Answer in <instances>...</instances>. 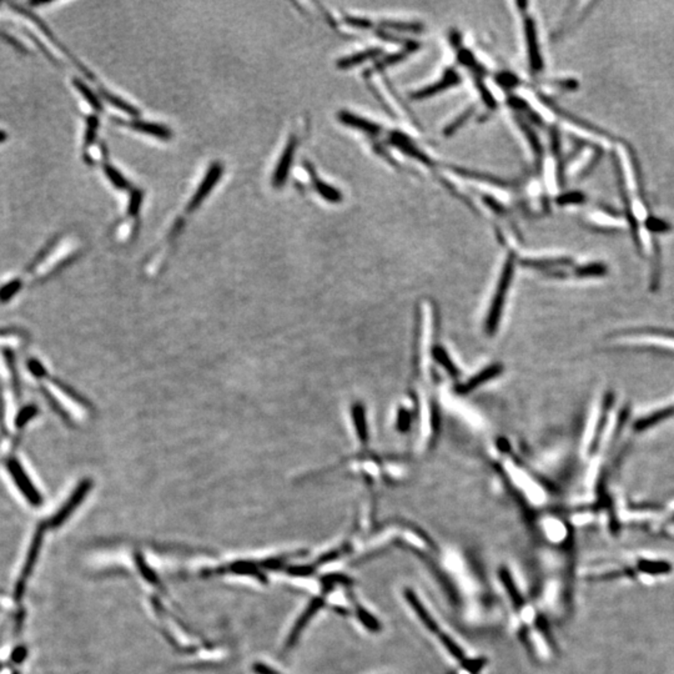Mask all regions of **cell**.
Segmentation results:
<instances>
[{
    "label": "cell",
    "mask_w": 674,
    "mask_h": 674,
    "mask_svg": "<svg viewBox=\"0 0 674 674\" xmlns=\"http://www.w3.org/2000/svg\"><path fill=\"white\" fill-rule=\"evenodd\" d=\"M47 388L49 393L52 395V398H54V401H57L68 416L86 417L88 413L91 411L89 403H86L83 398H80L77 392H74L72 388H69L63 383L47 380Z\"/></svg>",
    "instance_id": "cell-1"
},
{
    "label": "cell",
    "mask_w": 674,
    "mask_h": 674,
    "mask_svg": "<svg viewBox=\"0 0 674 674\" xmlns=\"http://www.w3.org/2000/svg\"><path fill=\"white\" fill-rule=\"evenodd\" d=\"M6 467H8V472L11 475V480L14 481L18 490L21 492V495L26 497V501L33 506L42 505V495L38 492L37 487L33 485L30 477L24 471L23 466L19 464V461L16 459H11L6 462Z\"/></svg>",
    "instance_id": "cell-2"
},
{
    "label": "cell",
    "mask_w": 674,
    "mask_h": 674,
    "mask_svg": "<svg viewBox=\"0 0 674 674\" xmlns=\"http://www.w3.org/2000/svg\"><path fill=\"white\" fill-rule=\"evenodd\" d=\"M91 488H93V481L90 478H84L70 495L68 501L65 502L58 512L52 516L50 519V526L52 527L62 526L73 515L74 511L83 503L84 500L89 495Z\"/></svg>",
    "instance_id": "cell-3"
},
{
    "label": "cell",
    "mask_w": 674,
    "mask_h": 674,
    "mask_svg": "<svg viewBox=\"0 0 674 674\" xmlns=\"http://www.w3.org/2000/svg\"><path fill=\"white\" fill-rule=\"evenodd\" d=\"M43 536H44V528H39L37 534H35L34 539H33L30 549L28 551L26 563H24L21 577H19V580H18V585H16V597H18V598H21V595L24 593L26 580H28L29 575L32 573L33 567L37 563V559L38 557H39V554H40V549H42Z\"/></svg>",
    "instance_id": "cell-4"
},
{
    "label": "cell",
    "mask_w": 674,
    "mask_h": 674,
    "mask_svg": "<svg viewBox=\"0 0 674 674\" xmlns=\"http://www.w3.org/2000/svg\"><path fill=\"white\" fill-rule=\"evenodd\" d=\"M221 174H223V167L220 165L219 162L213 164L209 170H208L204 180L200 184L199 188L196 190V193H195V195H193L191 200H190L188 206L189 211H193V210L199 208L201 203L204 201L205 198L211 193L213 188H214L215 185L219 181L220 178H221Z\"/></svg>",
    "instance_id": "cell-5"
},
{
    "label": "cell",
    "mask_w": 674,
    "mask_h": 674,
    "mask_svg": "<svg viewBox=\"0 0 674 674\" xmlns=\"http://www.w3.org/2000/svg\"><path fill=\"white\" fill-rule=\"evenodd\" d=\"M526 40H527L528 59L533 73H539L544 69V60L539 52V35L536 29V23L532 18L526 19L524 26Z\"/></svg>",
    "instance_id": "cell-6"
},
{
    "label": "cell",
    "mask_w": 674,
    "mask_h": 674,
    "mask_svg": "<svg viewBox=\"0 0 674 674\" xmlns=\"http://www.w3.org/2000/svg\"><path fill=\"white\" fill-rule=\"evenodd\" d=\"M613 160H614V164H616V173L617 178H618V185H619V193H621V198H622L623 204H624V214L627 216L628 224H629V228H631V231H632L634 241H636V244L639 246L641 245V240H639V225H638L637 219H636V215L633 213L632 204H631V200H629V196H628L627 188H626V181L623 180L621 164L618 162V157H613Z\"/></svg>",
    "instance_id": "cell-7"
},
{
    "label": "cell",
    "mask_w": 674,
    "mask_h": 674,
    "mask_svg": "<svg viewBox=\"0 0 674 674\" xmlns=\"http://www.w3.org/2000/svg\"><path fill=\"white\" fill-rule=\"evenodd\" d=\"M296 145H298V142H296V137H291L288 140V145L283 149V155L280 157L279 160V164H277L276 172L272 176V184L276 188H280L283 186L286 179H288V172L291 169V164H293V155H295V152H296Z\"/></svg>",
    "instance_id": "cell-8"
},
{
    "label": "cell",
    "mask_w": 674,
    "mask_h": 674,
    "mask_svg": "<svg viewBox=\"0 0 674 674\" xmlns=\"http://www.w3.org/2000/svg\"><path fill=\"white\" fill-rule=\"evenodd\" d=\"M461 83V77L457 74V72L449 69L446 72L444 77L439 79V82L437 83L431 84L429 86H426L424 89L418 90L415 94H413V99H425V98H429V96H434V95H437L441 91L444 90L449 89V88H452V86H456Z\"/></svg>",
    "instance_id": "cell-9"
},
{
    "label": "cell",
    "mask_w": 674,
    "mask_h": 674,
    "mask_svg": "<svg viewBox=\"0 0 674 674\" xmlns=\"http://www.w3.org/2000/svg\"><path fill=\"white\" fill-rule=\"evenodd\" d=\"M339 119H340L342 124L345 125L351 126V128H355V129H359L360 131H364L366 133L369 135H378L380 131H381V128L375 124V123H371V121L367 120V119H364V118H360V116H355L352 113H349V111H342L339 114Z\"/></svg>",
    "instance_id": "cell-10"
},
{
    "label": "cell",
    "mask_w": 674,
    "mask_h": 674,
    "mask_svg": "<svg viewBox=\"0 0 674 674\" xmlns=\"http://www.w3.org/2000/svg\"><path fill=\"white\" fill-rule=\"evenodd\" d=\"M131 128L136 131H140L142 134L155 136L159 139H170L172 137V131L169 130L165 126L159 125L155 123H149V121L134 120L130 124Z\"/></svg>",
    "instance_id": "cell-11"
},
{
    "label": "cell",
    "mask_w": 674,
    "mask_h": 674,
    "mask_svg": "<svg viewBox=\"0 0 674 674\" xmlns=\"http://www.w3.org/2000/svg\"><path fill=\"white\" fill-rule=\"evenodd\" d=\"M315 188H316V191L320 193L321 198H324L326 201L329 203H332V204H337V203H341L342 200V195H341L340 191L337 189L332 188L331 185H329L327 183H324L321 181L320 179H315L314 180Z\"/></svg>",
    "instance_id": "cell-12"
},
{
    "label": "cell",
    "mask_w": 674,
    "mask_h": 674,
    "mask_svg": "<svg viewBox=\"0 0 674 674\" xmlns=\"http://www.w3.org/2000/svg\"><path fill=\"white\" fill-rule=\"evenodd\" d=\"M377 50H378V49H371V50H367V52L351 55L349 58L342 59V60H340V63H339V67H341V68H351V67H354V65H357V64L365 62L366 59L376 57L377 54H378Z\"/></svg>",
    "instance_id": "cell-13"
},
{
    "label": "cell",
    "mask_w": 674,
    "mask_h": 674,
    "mask_svg": "<svg viewBox=\"0 0 674 674\" xmlns=\"http://www.w3.org/2000/svg\"><path fill=\"white\" fill-rule=\"evenodd\" d=\"M103 96H104L105 100L109 103V104L116 106L118 109L121 110V111H125L126 114H129L131 116H139V111L137 109H135L134 106H131L130 104L125 103L124 100L119 99L116 98L114 95L109 94L108 91H103Z\"/></svg>",
    "instance_id": "cell-14"
},
{
    "label": "cell",
    "mask_w": 674,
    "mask_h": 674,
    "mask_svg": "<svg viewBox=\"0 0 674 674\" xmlns=\"http://www.w3.org/2000/svg\"><path fill=\"white\" fill-rule=\"evenodd\" d=\"M74 85L78 88L79 93L83 95L84 98L86 99V101H88V103H89V104L91 105L94 109H101V105H100L99 99H98V98H96V95H95L94 93L90 90V88L88 86V85H85V84H84L83 82H80V80H74Z\"/></svg>",
    "instance_id": "cell-15"
},
{
    "label": "cell",
    "mask_w": 674,
    "mask_h": 674,
    "mask_svg": "<svg viewBox=\"0 0 674 674\" xmlns=\"http://www.w3.org/2000/svg\"><path fill=\"white\" fill-rule=\"evenodd\" d=\"M104 172L108 179L111 181V184H113L114 186H116V188L120 189V190L129 188L128 180L116 170V167L106 165V167H104Z\"/></svg>",
    "instance_id": "cell-16"
},
{
    "label": "cell",
    "mask_w": 674,
    "mask_h": 674,
    "mask_svg": "<svg viewBox=\"0 0 674 674\" xmlns=\"http://www.w3.org/2000/svg\"><path fill=\"white\" fill-rule=\"evenodd\" d=\"M585 201V196L580 191H570V193H562L557 198V203L559 205H577L582 204Z\"/></svg>",
    "instance_id": "cell-17"
},
{
    "label": "cell",
    "mask_w": 674,
    "mask_h": 674,
    "mask_svg": "<svg viewBox=\"0 0 674 674\" xmlns=\"http://www.w3.org/2000/svg\"><path fill=\"white\" fill-rule=\"evenodd\" d=\"M644 225L649 231H653V232H668L670 230V225L667 224L663 220L654 218V216H651V218L646 220V224Z\"/></svg>",
    "instance_id": "cell-18"
},
{
    "label": "cell",
    "mask_w": 674,
    "mask_h": 674,
    "mask_svg": "<svg viewBox=\"0 0 674 674\" xmlns=\"http://www.w3.org/2000/svg\"><path fill=\"white\" fill-rule=\"evenodd\" d=\"M231 571L237 575H259V571L251 562H237L231 566Z\"/></svg>",
    "instance_id": "cell-19"
},
{
    "label": "cell",
    "mask_w": 674,
    "mask_h": 674,
    "mask_svg": "<svg viewBox=\"0 0 674 674\" xmlns=\"http://www.w3.org/2000/svg\"><path fill=\"white\" fill-rule=\"evenodd\" d=\"M605 272H606V267L601 264H591V265L580 267L578 270L580 276H598V275H603Z\"/></svg>",
    "instance_id": "cell-20"
},
{
    "label": "cell",
    "mask_w": 674,
    "mask_h": 674,
    "mask_svg": "<svg viewBox=\"0 0 674 674\" xmlns=\"http://www.w3.org/2000/svg\"><path fill=\"white\" fill-rule=\"evenodd\" d=\"M37 413V408H33V406H30V408H24V410H23V411H21V412L18 415V417H16V427H18V429H21L23 426H26V425L29 422V420H32V418L34 417Z\"/></svg>",
    "instance_id": "cell-21"
},
{
    "label": "cell",
    "mask_w": 674,
    "mask_h": 674,
    "mask_svg": "<svg viewBox=\"0 0 674 674\" xmlns=\"http://www.w3.org/2000/svg\"><path fill=\"white\" fill-rule=\"evenodd\" d=\"M21 288V283L19 281H11V283H8L4 288H1L0 290V300L1 301H8L9 298H13Z\"/></svg>",
    "instance_id": "cell-22"
},
{
    "label": "cell",
    "mask_w": 674,
    "mask_h": 674,
    "mask_svg": "<svg viewBox=\"0 0 674 674\" xmlns=\"http://www.w3.org/2000/svg\"><path fill=\"white\" fill-rule=\"evenodd\" d=\"M21 340V336L14 332H0V346L13 347V346L19 345Z\"/></svg>",
    "instance_id": "cell-23"
},
{
    "label": "cell",
    "mask_w": 674,
    "mask_h": 674,
    "mask_svg": "<svg viewBox=\"0 0 674 674\" xmlns=\"http://www.w3.org/2000/svg\"><path fill=\"white\" fill-rule=\"evenodd\" d=\"M142 203V193L136 190L134 193H131L130 203H129V214L135 216L139 213V209H140V205Z\"/></svg>",
    "instance_id": "cell-24"
},
{
    "label": "cell",
    "mask_w": 674,
    "mask_h": 674,
    "mask_svg": "<svg viewBox=\"0 0 674 674\" xmlns=\"http://www.w3.org/2000/svg\"><path fill=\"white\" fill-rule=\"evenodd\" d=\"M497 82L501 84L503 88H513L518 84V79L513 77L512 74L502 73L497 77Z\"/></svg>",
    "instance_id": "cell-25"
},
{
    "label": "cell",
    "mask_w": 674,
    "mask_h": 674,
    "mask_svg": "<svg viewBox=\"0 0 674 674\" xmlns=\"http://www.w3.org/2000/svg\"><path fill=\"white\" fill-rule=\"evenodd\" d=\"M96 129H98V118L91 116L88 120V131H86V144L94 142L95 135H96Z\"/></svg>",
    "instance_id": "cell-26"
},
{
    "label": "cell",
    "mask_w": 674,
    "mask_h": 674,
    "mask_svg": "<svg viewBox=\"0 0 674 674\" xmlns=\"http://www.w3.org/2000/svg\"><path fill=\"white\" fill-rule=\"evenodd\" d=\"M29 369L30 371L35 375L37 377H45V369L43 366L42 364L37 360H33L29 362Z\"/></svg>",
    "instance_id": "cell-27"
},
{
    "label": "cell",
    "mask_w": 674,
    "mask_h": 674,
    "mask_svg": "<svg viewBox=\"0 0 674 674\" xmlns=\"http://www.w3.org/2000/svg\"><path fill=\"white\" fill-rule=\"evenodd\" d=\"M139 566L142 568V575L147 577V580H150L152 583H157V575H154V572H152L150 568L147 565H144L142 562H139Z\"/></svg>",
    "instance_id": "cell-28"
},
{
    "label": "cell",
    "mask_w": 674,
    "mask_h": 674,
    "mask_svg": "<svg viewBox=\"0 0 674 674\" xmlns=\"http://www.w3.org/2000/svg\"><path fill=\"white\" fill-rule=\"evenodd\" d=\"M254 668H255V672L259 674H276L272 669L264 665V664H257Z\"/></svg>",
    "instance_id": "cell-29"
},
{
    "label": "cell",
    "mask_w": 674,
    "mask_h": 674,
    "mask_svg": "<svg viewBox=\"0 0 674 674\" xmlns=\"http://www.w3.org/2000/svg\"><path fill=\"white\" fill-rule=\"evenodd\" d=\"M6 139V133H3V131H0V142H4Z\"/></svg>",
    "instance_id": "cell-30"
}]
</instances>
